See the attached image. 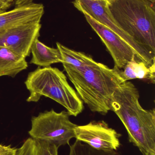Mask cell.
<instances>
[{
    "mask_svg": "<svg viewBox=\"0 0 155 155\" xmlns=\"http://www.w3.org/2000/svg\"><path fill=\"white\" fill-rule=\"evenodd\" d=\"M17 149L11 147V146L0 144V155H16Z\"/></svg>",
    "mask_w": 155,
    "mask_h": 155,
    "instance_id": "e0dca14e",
    "label": "cell"
},
{
    "mask_svg": "<svg viewBox=\"0 0 155 155\" xmlns=\"http://www.w3.org/2000/svg\"><path fill=\"white\" fill-rule=\"evenodd\" d=\"M139 91L130 81L123 82L113 97L111 111L124 126L130 143L143 155H155V109H144Z\"/></svg>",
    "mask_w": 155,
    "mask_h": 155,
    "instance_id": "6da1fadb",
    "label": "cell"
},
{
    "mask_svg": "<svg viewBox=\"0 0 155 155\" xmlns=\"http://www.w3.org/2000/svg\"><path fill=\"white\" fill-rule=\"evenodd\" d=\"M89 1H100V0H89Z\"/></svg>",
    "mask_w": 155,
    "mask_h": 155,
    "instance_id": "ffe728a7",
    "label": "cell"
},
{
    "mask_svg": "<svg viewBox=\"0 0 155 155\" xmlns=\"http://www.w3.org/2000/svg\"><path fill=\"white\" fill-rule=\"evenodd\" d=\"M44 13L43 5L33 3L0 13V34L7 29L20 25L41 21Z\"/></svg>",
    "mask_w": 155,
    "mask_h": 155,
    "instance_id": "30bf717a",
    "label": "cell"
},
{
    "mask_svg": "<svg viewBox=\"0 0 155 155\" xmlns=\"http://www.w3.org/2000/svg\"><path fill=\"white\" fill-rule=\"evenodd\" d=\"M37 155V143L31 137L25 140L21 147L17 149L16 154V155Z\"/></svg>",
    "mask_w": 155,
    "mask_h": 155,
    "instance_id": "9a60e30c",
    "label": "cell"
},
{
    "mask_svg": "<svg viewBox=\"0 0 155 155\" xmlns=\"http://www.w3.org/2000/svg\"><path fill=\"white\" fill-rule=\"evenodd\" d=\"M105 1H106V2H108V1H111V0H105Z\"/></svg>",
    "mask_w": 155,
    "mask_h": 155,
    "instance_id": "44dd1931",
    "label": "cell"
},
{
    "mask_svg": "<svg viewBox=\"0 0 155 155\" xmlns=\"http://www.w3.org/2000/svg\"><path fill=\"white\" fill-rule=\"evenodd\" d=\"M31 53L32 58L30 63L39 67H49L54 64L62 63V56L58 48L48 47L38 39L34 42Z\"/></svg>",
    "mask_w": 155,
    "mask_h": 155,
    "instance_id": "4fadbf2b",
    "label": "cell"
},
{
    "mask_svg": "<svg viewBox=\"0 0 155 155\" xmlns=\"http://www.w3.org/2000/svg\"><path fill=\"white\" fill-rule=\"evenodd\" d=\"M122 136L104 121H93L84 125L77 126L75 138L96 150L117 151L121 146Z\"/></svg>",
    "mask_w": 155,
    "mask_h": 155,
    "instance_id": "52a82bcc",
    "label": "cell"
},
{
    "mask_svg": "<svg viewBox=\"0 0 155 155\" xmlns=\"http://www.w3.org/2000/svg\"><path fill=\"white\" fill-rule=\"evenodd\" d=\"M33 0H14L15 7H21L33 3Z\"/></svg>",
    "mask_w": 155,
    "mask_h": 155,
    "instance_id": "ac0fdd59",
    "label": "cell"
},
{
    "mask_svg": "<svg viewBox=\"0 0 155 155\" xmlns=\"http://www.w3.org/2000/svg\"><path fill=\"white\" fill-rule=\"evenodd\" d=\"M64 71L91 111L106 115L111 111L114 94L123 83L116 69L93 60L79 69Z\"/></svg>",
    "mask_w": 155,
    "mask_h": 155,
    "instance_id": "7a4b0ae2",
    "label": "cell"
},
{
    "mask_svg": "<svg viewBox=\"0 0 155 155\" xmlns=\"http://www.w3.org/2000/svg\"><path fill=\"white\" fill-rule=\"evenodd\" d=\"M27 67L25 58L7 48L0 46V77H15Z\"/></svg>",
    "mask_w": 155,
    "mask_h": 155,
    "instance_id": "7c38bea8",
    "label": "cell"
},
{
    "mask_svg": "<svg viewBox=\"0 0 155 155\" xmlns=\"http://www.w3.org/2000/svg\"><path fill=\"white\" fill-rule=\"evenodd\" d=\"M41 28V21H33L7 29L0 34V46L26 58L31 54L34 42L40 36Z\"/></svg>",
    "mask_w": 155,
    "mask_h": 155,
    "instance_id": "ba28073f",
    "label": "cell"
},
{
    "mask_svg": "<svg viewBox=\"0 0 155 155\" xmlns=\"http://www.w3.org/2000/svg\"><path fill=\"white\" fill-rule=\"evenodd\" d=\"M69 155H122L117 151H101L91 147L79 140L70 146Z\"/></svg>",
    "mask_w": 155,
    "mask_h": 155,
    "instance_id": "5bb4252c",
    "label": "cell"
},
{
    "mask_svg": "<svg viewBox=\"0 0 155 155\" xmlns=\"http://www.w3.org/2000/svg\"><path fill=\"white\" fill-rule=\"evenodd\" d=\"M116 70L123 82L140 79L155 84V64H147L136 57L128 62L122 70Z\"/></svg>",
    "mask_w": 155,
    "mask_h": 155,
    "instance_id": "8fae6325",
    "label": "cell"
},
{
    "mask_svg": "<svg viewBox=\"0 0 155 155\" xmlns=\"http://www.w3.org/2000/svg\"><path fill=\"white\" fill-rule=\"evenodd\" d=\"M73 3L75 7L79 11L88 14L94 19L105 25L121 37L133 48L139 60L150 65L155 64V55L139 45L116 25L108 12L106 1L74 0Z\"/></svg>",
    "mask_w": 155,
    "mask_h": 155,
    "instance_id": "8992f818",
    "label": "cell"
},
{
    "mask_svg": "<svg viewBox=\"0 0 155 155\" xmlns=\"http://www.w3.org/2000/svg\"><path fill=\"white\" fill-rule=\"evenodd\" d=\"M82 13L87 22L104 44L112 56L114 62V69L122 70L133 58L135 57L137 58L136 53L133 48L121 37L105 25L94 19L88 14Z\"/></svg>",
    "mask_w": 155,
    "mask_h": 155,
    "instance_id": "9c48e42d",
    "label": "cell"
},
{
    "mask_svg": "<svg viewBox=\"0 0 155 155\" xmlns=\"http://www.w3.org/2000/svg\"><path fill=\"white\" fill-rule=\"evenodd\" d=\"M107 5L116 25L155 55V3L149 0H111Z\"/></svg>",
    "mask_w": 155,
    "mask_h": 155,
    "instance_id": "3957f363",
    "label": "cell"
},
{
    "mask_svg": "<svg viewBox=\"0 0 155 155\" xmlns=\"http://www.w3.org/2000/svg\"><path fill=\"white\" fill-rule=\"evenodd\" d=\"M37 155H58V148L56 146L45 142H37Z\"/></svg>",
    "mask_w": 155,
    "mask_h": 155,
    "instance_id": "2e32d148",
    "label": "cell"
},
{
    "mask_svg": "<svg viewBox=\"0 0 155 155\" xmlns=\"http://www.w3.org/2000/svg\"><path fill=\"white\" fill-rule=\"evenodd\" d=\"M25 84L30 92L27 102H37L45 96L64 107L70 116L76 117L83 110V101L58 68L38 67L28 74Z\"/></svg>",
    "mask_w": 155,
    "mask_h": 155,
    "instance_id": "277c9868",
    "label": "cell"
},
{
    "mask_svg": "<svg viewBox=\"0 0 155 155\" xmlns=\"http://www.w3.org/2000/svg\"><path fill=\"white\" fill-rule=\"evenodd\" d=\"M67 111L57 113L52 109L32 117V127L29 131L31 138L37 142H45L58 147L69 145L75 138L77 126L71 122Z\"/></svg>",
    "mask_w": 155,
    "mask_h": 155,
    "instance_id": "5b68a950",
    "label": "cell"
},
{
    "mask_svg": "<svg viewBox=\"0 0 155 155\" xmlns=\"http://www.w3.org/2000/svg\"><path fill=\"white\" fill-rule=\"evenodd\" d=\"M149 1H151L152 2L155 3V0H149Z\"/></svg>",
    "mask_w": 155,
    "mask_h": 155,
    "instance_id": "d6986e66",
    "label": "cell"
}]
</instances>
